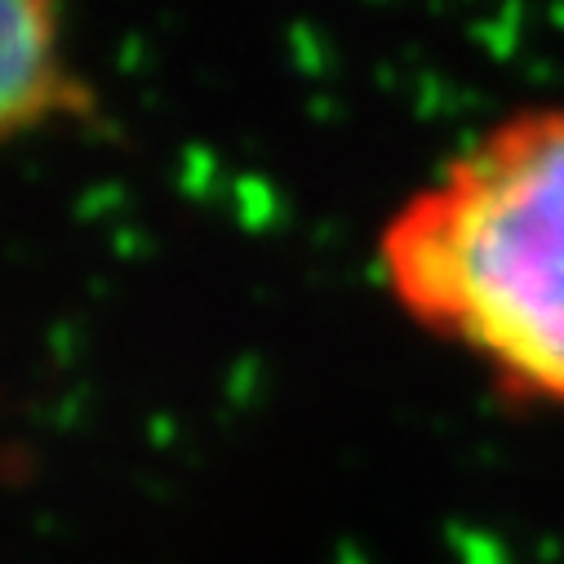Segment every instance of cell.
Masks as SVG:
<instances>
[{
  "instance_id": "obj_1",
  "label": "cell",
  "mask_w": 564,
  "mask_h": 564,
  "mask_svg": "<svg viewBox=\"0 0 564 564\" xmlns=\"http://www.w3.org/2000/svg\"><path fill=\"white\" fill-rule=\"evenodd\" d=\"M382 275L502 395L564 413V107L507 116L409 196Z\"/></svg>"
},
{
  "instance_id": "obj_2",
  "label": "cell",
  "mask_w": 564,
  "mask_h": 564,
  "mask_svg": "<svg viewBox=\"0 0 564 564\" xmlns=\"http://www.w3.org/2000/svg\"><path fill=\"white\" fill-rule=\"evenodd\" d=\"M58 98L54 0H0V133L41 120Z\"/></svg>"
}]
</instances>
